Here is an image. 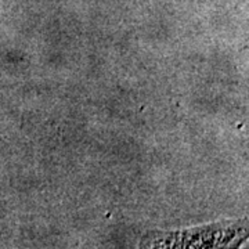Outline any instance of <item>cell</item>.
Returning a JSON list of instances; mask_svg holds the SVG:
<instances>
[{"mask_svg":"<svg viewBox=\"0 0 249 249\" xmlns=\"http://www.w3.org/2000/svg\"><path fill=\"white\" fill-rule=\"evenodd\" d=\"M247 237V220L217 223L178 231H152L142 238L145 248H219L234 247Z\"/></svg>","mask_w":249,"mask_h":249,"instance_id":"obj_1","label":"cell"}]
</instances>
